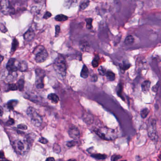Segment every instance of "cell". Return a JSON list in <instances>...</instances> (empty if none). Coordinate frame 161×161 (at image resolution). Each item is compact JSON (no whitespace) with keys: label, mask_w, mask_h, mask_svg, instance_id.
<instances>
[{"label":"cell","mask_w":161,"mask_h":161,"mask_svg":"<svg viewBox=\"0 0 161 161\" xmlns=\"http://www.w3.org/2000/svg\"><path fill=\"white\" fill-rule=\"evenodd\" d=\"M67 161H76V160L74 159H70V160H69Z\"/></svg>","instance_id":"7dc6e473"},{"label":"cell","mask_w":161,"mask_h":161,"mask_svg":"<svg viewBox=\"0 0 161 161\" xmlns=\"http://www.w3.org/2000/svg\"><path fill=\"white\" fill-rule=\"evenodd\" d=\"M159 159H160V161H161V155H160V156H159Z\"/></svg>","instance_id":"681fc988"},{"label":"cell","mask_w":161,"mask_h":161,"mask_svg":"<svg viewBox=\"0 0 161 161\" xmlns=\"http://www.w3.org/2000/svg\"><path fill=\"white\" fill-rule=\"evenodd\" d=\"M107 79L110 81H113L115 79V75L113 72L111 71H107L105 75Z\"/></svg>","instance_id":"44dd1931"},{"label":"cell","mask_w":161,"mask_h":161,"mask_svg":"<svg viewBox=\"0 0 161 161\" xmlns=\"http://www.w3.org/2000/svg\"><path fill=\"white\" fill-rule=\"evenodd\" d=\"M34 1L36 3H41L42 2V0H34Z\"/></svg>","instance_id":"f6af8a7d"},{"label":"cell","mask_w":161,"mask_h":161,"mask_svg":"<svg viewBox=\"0 0 161 161\" xmlns=\"http://www.w3.org/2000/svg\"><path fill=\"white\" fill-rule=\"evenodd\" d=\"M53 151L56 153L59 154L60 153L61 151V148L60 146L57 144H55L53 146Z\"/></svg>","instance_id":"f1b7e54d"},{"label":"cell","mask_w":161,"mask_h":161,"mask_svg":"<svg viewBox=\"0 0 161 161\" xmlns=\"http://www.w3.org/2000/svg\"><path fill=\"white\" fill-rule=\"evenodd\" d=\"M92 65L93 67H97L99 65V61L96 58H94L92 62Z\"/></svg>","instance_id":"836d02e7"},{"label":"cell","mask_w":161,"mask_h":161,"mask_svg":"<svg viewBox=\"0 0 161 161\" xmlns=\"http://www.w3.org/2000/svg\"><path fill=\"white\" fill-rule=\"evenodd\" d=\"M33 53L35 55V60L37 63L44 62L48 57V52L43 46H37L34 49Z\"/></svg>","instance_id":"5b68a950"},{"label":"cell","mask_w":161,"mask_h":161,"mask_svg":"<svg viewBox=\"0 0 161 161\" xmlns=\"http://www.w3.org/2000/svg\"><path fill=\"white\" fill-rule=\"evenodd\" d=\"M36 72V82L35 84L37 88L42 89L44 87V80L46 76V72L44 70L40 68H37Z\"/></svg>","instance_id":"8992f818"},{"label":"cell","mask_w":161,"mask_h":161,"mask_svg":"<svg viewBox=\"0 0 161 161\" xmlns=\"http://www.w3.org/2000/svg\"><path fill=\"white\" fill-rule=\"evenodd\" d=\"M130 67H131V65H127V64L123 65L122 66V69L124 70H128V69Z\"/></svg>","instance_id":"60d3db41"},{"label":"cell","mask_w":161,"mask_h":161,"mask_svg":"<svg viewBox=\"0 0 161 161\" xmlns=\"http://www.w3.org/2000/svg\"><path fill=\"white\" fill-rule=\"evenodd\" d=\"M123 84L122 83L119 84L118 88L117 90V94L119 97H121L122 100H124V98L122 95V91H123Z\"/></svg>","instance_id":"7402d4cb"},{"label":"cell","mask_w":161,"mask_h":161,"mask_svg":"<svg viewBox=\"0 0 161 161\" xmlns=\"http://www.w3.org/2000/svg\"><path fill=\"white\" fill-rule=\"evenodd\" d=\"M135 42V39L133 36L129 35L125 38L124 40L125 44L127 45H130L133 44Z\"/></svg>","instance_id":"d6986e66"},{"label":"cell","mask_w":161,"mask_h":161,"mask_svg":"<svg viewBox=\"0 0 161 161\" xmlns=\"http://www.w3.org/2000/svg\"><path fill=\"white\" fill-rule=\"evenodd\" d=\"M60 32H61L60 27L59 25L56 26V27H55V37L58 36V35L60 33Z\"/></svg>","instance_id":"e575fe53"},{"label":"cell","mask_w":161,"mask_h":161,"mask_svg":"<svg viewBox=\"0 0 161 161\" xmlns=\"http://www.w3.org/2000/svg\"><path fill=\"white\" fill-rule=\"evenodd\" d=\"M68 133L70 137L74 140H77L80 137L79 130L76 127H72L70 128L68 131Z\"/></svg>","instance_id":"30bf717a"},{"label":"cell","mask_w":161,"mask_h":161,"mask_svg":"<svg viewBox=\"0 0 161 161\" xmlns=\"http://www.w3.org/2000/svg\"><path fill=\"white\" fill-rule=\"evenodd\" d=\"M13 148L16 152L20 155L27 154L29 149V145L27 140H16L13 143Z\"/></svg>","instance_id":"3957f363"},{"label":"cell","mask_w":161,"mask_h":161,"mask_svg":"<svg viewBox=\"0 0 161 161\" xmlns=\"http://www.w3.org/2000/svg\"><path fill=\"white\" fill-rule=\"evenodd\" d=\"M148 134L150 139L153 141H157L158 134L156 130V122L155 119L150 121L148 125Z\"/></svg>","instance_id":"52a82bcc"},{"label":"cell","mask_w":161,"mask_h":161,"mask_svg":"<svg viewBox=\"0 0 161 161\" xmlns=\"http://www.w3.org/2000/svg\"><path fill=\"white\" fill-rule=\"evenodd\" d=\"M52 16L51 13L48 12V11H47L43 16V18L45 19H47L50 18V17H51Z\"/></svg>","instance_id":"8d00e7d4"},{"label":"cell","mask_w":161,"mask_h":161,"mask_svg":"<svg viewBox=\"0 0 161 161\" xmlns=\"http://www.w3.org/2000/svg\"><path fill=\"white\" fill-rule=\"evenodd\" d=\"M53 68L59 76L65 77L67 73L66 60L62 55L58 56L53 62Z\"/></svg>","instance_id":"6da1fadb"},{"label":"cell","mask_w":161,"mask_h":161,"mask_svg":"<svg viewBox=\"0 0 161 161\" xmlns=\"http://www.w3.org/2000/svg\"><path fill=\"white\" fill-rule=\"evenodd\" d=\"M68 19V17L67 16L64 15L63 14H59L56 16L55 17V20L58 22L65 21Z\"/></svg>","instance_id":"ffe728a7"},{"label":"cell","mask_w":161,"mask_h":161,"mask_svg":"<svg viewBox=\"0 0 161 161\" xmlns=\"http://www.w3.org/2000/svg\"><path fill=\"white\" fill-rule=\"evenodd\" d=\"M86 22V27L87 29L89 30L91 29L92 27V22H93V19L92 18H88L85 19Z\"/></svg>","instance_id":"4316f807"},{"label":"cell","mask_w":161,"mask_h":161,"mask_svg":"<svg viewBox=\"0 0 161 161\" xmlns=\"http://www.w3.org/2000/svg\"><path fill=\"white\" fill-rule=\"evenodd\" d=\"M27 116L30 118L32 123L36 127H39L42 122V118L37 113L35 108L32 107H29L27 110Z\"/></svg>","instance_id":"277c9868"},{"label":"cell","mask_w":161,"mask_h":161,"mask_svg":"<svg viewBox=\"0 0 161 161\" xmlns=\"http://www.w3.org/2000/svg\"><path fill=\"white\" fill-rule=\"evenodd\" d=\"M83 120L86 123L90 125V124H91L93 122L94 119L91 115L87 114L83 116Z\"/></svg>","instance_id":"9a60e30c"},{"label":"cell","mask_w":161,"mask_h":161,"mask_svg":"<svg viewBox=\"0 0 161 161\" xmlns=\"http://www.w3.org/2000/svg\"><path fill=\"white\" fill-rule=\"evenodd\" d=\"M151 85V82L149 80L144 81L141 84V89L143 92H147L149 90Z\"/></svg>","instance_id":"5bb4252c"},{"label":"cell","mask_w":161,"mask_h":161,"mask_svg":"<svg viewBox=\"0 0 161 161\" xmlns=\"http://www.w3.org/2000/svg\"><path fill=\"white\" fill-rule=\"evenodd\" d=\"M18 40H17V39L14 38L13 41H12V49H11V51L12 52H15L16 49L18 48Z\"/></svg>","instance_id":"cb8c5ba5"},{"label":"cell","mask_w":161,"mask_h":161,"mask_svg":"<svg viewBox=\"0 0 161 161\" xmlns=\"http://www.w3.org/2000/svg\"><path fill=\"white\" fill-rule=\"evenodd\" d=\"M18 128L22 130H26L27 129V126L24 124H20L18 126Z\"/></svg>","instance_id":"74e56055"},{"label":"cell","mask_w":161,"mask_h":161,"mask_svg":"<svg viewBox=\"0 0 161 161\" xmlns=\"http://www.w3.org/2000/svg\"><path fill=\"white\" fill-rule=\"evenodd\" d=\"M122 158V156L121 155H114L111 157V161H117L119 159Z\"/></svg>","instance_id":"d6a6232c"},{"label":"cell","mask_w":161,"mask_h":161,"mask_svg":"<svg viewBox=\"0 0 161 161\" xmlns=\"http://www.w3.org/2000/svg\"><path fill=\"white\" fill-rule=\"evenodd\" d=\"M23 36L25 40L27 42H30L32 40H33L35 36V33L33 29L32 28H30L24 33Z\"/></svg>","instance_id":"8fae6325"},{"label":"cell","mask_w":161,"mask_h":161,"mask_svg":"<svg viewBox=\"0 0 161 161\" xmlns=\"http://www.w3.org/2000/svg\"><path fill=\"white\" fill-rule=\"evenodd\" d=\"M96 133L101 138L107 140H115L117 138L115 131L106 127H102L98 129Z\"/></svg>","instance_id":"7a4b0ae2"},{"label":"cell","mask_w":161,"mask_h":161,"mask_svg":"<svg viewBox=\"0 0 161 161\" xmlns=\"http://www.w3.org/2000/svg\"><path fill=\"white\" fill-rule=\"evenodd\" d=\"M17 86L18 89L20 91H23L24 87V80L23 79H20L17 82Z\"/></svg>","instance_id":"603a6c76"},{"label":"cell","mask_w":161,"mask_h":161,"mask_svg":"<svg viewBox=\"0 0 161 161\" xmlns=\"http://www.w3.org/2000/svg\"><path fill=\"white\" fill-rule=\"evenodd\" d=\"M14 123H15L14 120L12 118H9V120L6 122L7 125H14Z\"/></svg>","instance_id":"f35d334b"},{"label":"cell","mask_w":161,"mask_h":161,"mask_svg":"<svg viewBox=\"0 0 161 161\" xmlns=\"http://www.w3.org/2000/svg\"><path fill=\"white\" fill-rule=\"evenodd\" d=\"M149 113V110L148 108H145L141 110L140 115L141 117L143 119L146 118L148 115Z\"/></svg>","instance_id":"484cf974"},{"label":"cell","mask_w":161,"mask_h":161,"mask_svg":"<svg viewBox=\"0 0 161 161\" xmlns=\"http://www.w3.org/2000/svg\"><path fill=\"white\" fill-rule=\"evenodd\" d=\"M77 4V0H65L64 1V7L67 9H70L73 7L76 6Z\"/></svg>","instance_id":"4fadbf2b"},{"label":"cell","mask_w":161,"mask_h":161,"mask_svg":"<svg viewBox=\"0 0 161 161\" xmlns=\"http://www.w3.org/2000/svg\"><path fill=\"white\" fill-rule=\"evenodd\" d=\"M89 75V70L88 68L85 65H84L82 67V70L80 73V76L83 78L85 79L88 77Z\"/></svg>","instance_id":"e0dca14e"},{"label":"cell","mask_w":161,"mask_h":161,"mask_svg":"<svg viewBox=\"0 0 161 161\" xmlns=\"http://www.w3.org/2000/svg\"><path fill=\"white\" fill-rule=\"evenodd\" d=\"M1 11L5 15L12 14L14 11V9L9 3V0H1Z\"/></svg>","instance_id":"ba28073f"},{"label":"cell","mask_w":161,"mask_h":161,"mask_svg":"<svg viewBox=\"0 0 161 161\" xmlns=\"http://www.w3.org/2000/svg\"><path fill=\"white\" fill-rule=\"evenodd\" d=\"M3 57L2 56V58H1V61H3Z\"/></svg>","instance_id":"f907efd6"},{"label":"cell","mask_w":161,"mask_h":161,"mask_svg":"<svg viewBox=\"0 0 161 161\" xmlns=\"http://www.w3.org/2000/svg\"><path fill=\"white\" fill-rule=\"evenodd\" d=\"M46 161H55V160L53 157H49L46 159Z\"/></svg>","instance_id":"ee69618b"},{"label":"cell","mask_w":161,"mask_h":161,"mask_svg":"<svg viewBox=\"0 0 161 161\" xmlns=\"http://www.w3.org/2000/svg\"><path fill=\"white\" fill-rule=\"evenodd\" d=\"M77 142L75 140H72V141H70L68 142L67 143V146L69 147H73L74 146H75L77 144Z\"/></svg>","instance_id":"1f68e13d"},{"label":"cell","mask_w":161,"mask_h":161,"mask_svg":"<svg viewBox=\"0 0 161 161\" xmlns=\"http://www.w3.org/2000/svg\"><path fill=\"white\" fill-rule=\"evenodd\" d=\"M0 29H1V31L3 33H6L8 31L5 27V26L3 23H1V24H0Z\"/></svg>","instance_id":"d590c367"},{"label":"cell","mask_w":161,"mask_h":161,"mask_svg":"<svg viewBox=\"0 0 161 161\" xmlns=\"http://www.w3.org/2000/svg\"><path fill=\"white\" fill-rule=\"evenodd\" d=\"M92 157L95 158L97 160H103L106 158L107 156L105 155L100 154H93L91 155Z\"/></svg>","instance_id":"d4e9b609"},{"label":"cell","mask_w":161,"mask_h":161,"mask_svg":"<svg viewBox=\"0 0 161 161\" xmlns=\"http://www.w3.org/2000/svg\"><path fill=\"white\" fill-rule=\"evenodd\" d=\"M39 141L40 143H42V144H47L48 142V140L47 139H46L44 138H41L39 140Z\"/></svg>","instance_id":"ab89813d"},{"label":"cell","mask_w":161,"mask_h":161,"mask_svg":"<svg viewBox=\"0 0 161 161\" xmlns=\"http://www.w3.org/2000/svg\"><path fill=\"white\" fill-rule=\"evenodd\" d=\"M97 77L96 75H94V76H92V81L96 82L97 81Z\"/></svg>","instance_id":"7bdbcfd3"},{"label":"cell","mask_w":161,"mask_h":161,"mask_svg":"<svg viewBox=\"0 0 161 161\" xmlns=\"http://www.w3.org/2000/svg\"><path fill=\"white\" fill-rule=\"evenodd\" d=\"M48 99L51 101L52 103L55 104L58 103L59 101V98L57 95L55 93H51L48 96Z\"/></svg>","instance_id":"2e32d148"},{"label":"cell","mask_w":161,"mask_h":161,"mask_svg":"<svg viewBox=\"0 0 161 161\" xmlns=\"http://www.w3.org/2000/svg\"><path fill=\"white\" fill-rule=\"evenodd\" d=\"M98 71L100 75L101 76H104V75H105L107 72L106 70L105 69V68L103 67H99L98 69Z\"/></svg>","instance_id":"f546056e"},{"label":"cell","mask_w":161,"mask_h":161,"mask_svg":"<svg viewBox=\"0 0 161 161\" xmlns=\"http://www.w3.org/2000/svg\"><path fill=\"white\" fill-rule=\"evenodd\" d=\"M1 161H8V160H5V159H3V160H2Z\"/></svg>","instance_id":"c3c4849f"},{"label":"cell","mask_w":161,"mask_h":161,"mask_svg":"<svg viewBox=\"0 0 161 161\" xmlns=\"http://www.w3.org/2000/svg\"><path fill=\"white\" fill-rule=\"evenodd\" d=\"M18 103V101L17 100H9L7 103L8 108L9 110L14 109V108L15 107Z\"/></svg>","instance_id":"ac0fdd59"},{"label":"cell","mask_w":161,"mask_h":161,"mask_svg":"<svg viewBox=\"0 0 161 161\" xmlns=\"http://www.w3.org/2000/svg\"><path fill=\"white\" fill-rule=\"evenodd\" d=\"M17 68H18V70L21 72H25L27 71L28 68V65H27V62L24 60L20 61L18 63Z\"/></svg>","instance_id":"7c38bea8"},{"label":"cell","mask_w":161,"mask_h":161,"mask_svg":"<svg viewBox=\"0 0 161 161\" xmlns=\"http://www.w3.org/2000/svg\"><path fill=\"white\" fill-rule=\"evenodd\" d=\"M15 58H11L9 60L7 64L6 69L9 71V73H14L18 70L17 67H16L15 66Z\"/></svg>","instance_id":"9c48e42d"},{"label":"cell","mask_w":161,"mask_h":161,"mask_svg":"<svg viewBox=\"0 0 161 161\" xmlns=\"http://www.w3.org/2000/svg\"><path fill=\"white\" fill-rule=\"evenodd\" d=\"M3 114V109L2 106H1V116H2Z\"/></svg>","instance_id":"bcb514c9"},{"label":"cell","mask_w":161,"mask_h":161,"mask_svg":"<svg viewBox=\"0 0 161 161\" xmlns=\"http://www.w3.org/2000/svg\"><path fill=\"white\" fill-rule=\"evenodd\" d=\"M126 161V160H123V161Z\"/></svg>","instance_id":"816d5d0a"},{"label":"cell","mask_w":161,"mask_h":161,"mask_svg":"<svg viewBox=\"0 0 161 161\" xmlns=\"http://www.w3.org/2000/svg\"><path fill=\"white\" fill-rule=\"evenodd\" d=\"M89 3H90V1L89 0H87L85 2H84L83 3H82L80 6V10L81 11V10L85 9L89 6Z\"/></svg>","instance_id":"83f0119b"},{"label":"cell","mask_w":161,"mask_h":161,"mask_svg":"<svg viewBox=\"0 0 161 161\" xmlns=\"http://www.w3.org/2000/svg\"><path fill=\"white\" fill-rule=\"evenodd\" d=\"M159 87V84H156V85H155L152 89V91H154V92H156V91H157L158 90V88Z\"/></svg>","instance_id":"b9f144b4"},{"label":"cell","mask_w":161,"mask_h":161,"mask_svg":"<svg viewBox=\"0 0 161 161\" xmlns=\"http://www.w3.org/2000/svg\"><path fill=\"white\" fill-rule=\"evenodd\" d=\"M8 91H17L18 89V86L16 84H10L8 86Z\"/></svg>","instance_id":"4dcf8cb0"}]
</instances>
